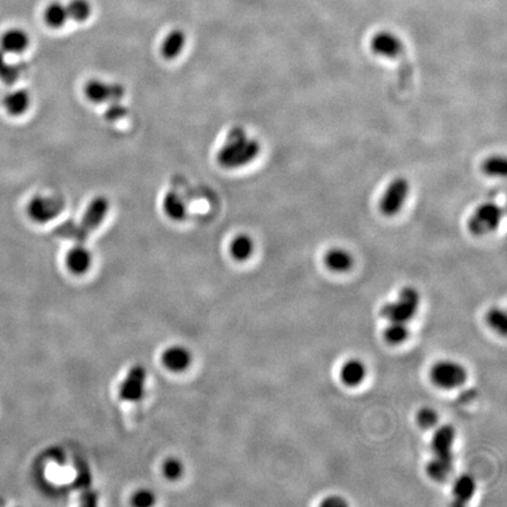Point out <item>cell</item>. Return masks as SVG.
<instances>
[{"label":"cell","mask_w":507,"mask_h":507,"mask_svg":"<svg viewBox=\"0 0 507 507\" xmlns=\"http://www.w3.org/2000/svg\"><path fill=\"white\" fill-rule=\"evenodd\" d=\"M182 472L181 464L176 462V460H169L165 465V473L166 476L171 478V479H176L178 477H180Z\"/></svg>","instance_id":"29"},{"label":"cell","mask_w":507,"mask_h":507,"mask_svg":"<svg viewBox=\"0 0 507 507\" xmlns=\"http://www.w3.org/2000/svg\"><path fill=\"white\" fill-rule=\"evenodd\" d=\"M486 321L491 328H494L498 333L504 335L507 329L506 312L503 309L494 308L489 310L486 315Z\"/></svg>","instance_id":"25"},{"label":"cell","mask_w":507,"mask_h":507,"mask_svg":"<svg viewBox=\"0 0 507 507\" xmlns=\"http://www.w3.org/2000/svg\"><path fill=\"white\" fill-rule=\"evenodd\" d=\"M322 505L324 506H341V505H346V501H343L341 497H328L326 501H323Z\"/></svg>","instance_id":"32"},{"label":"cell","mask_w":507,"mask_h":507,"mask_svg":"<svg viewBox=\"0 0 507 507\" xmlns=\"http://www.w3.org/2000/svg\"><path fill=\"white\" fill-rule=\"evenodd\" d=\"M483 169L491 176H505L507 169L506 160L503 156H492L484 162Z\"/></svg>","instance_id":"26"},{"label":"cell","mask_w":507,"mask_h":507,"mask_svg":"<svg viewBox=\"0 0 507 507\" xmlns=\"http://www.w3.org/2000/svg\"><path fill=\"white\" fill-rule=\"evenodd\" d=\"M438 414L432 408H423L417 414V422L423 428H435L438 423Z\"/></svg>","instance_id":"27"},{"label":"cell","mask_w":507,"mask_h":507,"mask_svg":"<svg viewBox=\"0 0 507 507\" xmlns=\"http://www.w3.org/2000/svg\"><path fill=\"white\" fill-rule=\"evenodd\" d=\"M144 380H146V374L142 368H134L133 370H130L121 385V399L137 401L144 392Z\"/></svg>","instance_id":"12"},{"label":"cell","mask_w":507,"mask_h":507,"mask_svg":"<svg viewBox=\"0 0 507 507\" xmlns=\"http://www.w3.org/2000/svg\"><path fill=\"white\" fill-rule=\"evenodd\" d=\"M421 296L412 287H405L398 296L397 301L389 302L380 309V314L389 322L408 323L418 312Z\"/></svg>","instance_id":"2"},{"label":"cell","mask_w":507,"mask_h":507,"mask_svg":"<svg viewBox=\"0 0 507 507\" xmlns=\"http://www.w3.org/2000/svg\"><path fill=\"white\" fill-rule=\"evenodd\" d=\"M8 64V60H7V55L5 53V52L0 48V72L3 71L4 67Z\"/></svg>","instance_id":"33"},{"label":"cell","mask_w":507,"mask_h":507,"mask_svg":"<svg viewBox=\"0 0 507 507\" xmlns=\"http://www.w3.org/2000/svg\"><path fill=\"white\" fill-rule=\"evenodd\" d=\"M64 210V203L58 196L35 195L28 203V215L35 223L51 222L57 219L59 214Z\"/></svg>","instance_id":"5"},{"label":"cell","mask_w":507,"mask_h":507,"mask_svg":"<svg viewBox=\"0 0 507 507\" xmlns=\"http://www.w3.org/2000/svg\"><path fill=\"white\" fill-rule=\"evenodd\" d=\"M67 7L60 1L50 4L44 12V21L52 28H60L69 21Z\"/></svg>","instance_id":"20"},{"label":"cell","mask_w":507,"mask_h":507,"mask_svg":"<svg viewBox=\"0 0 507 507\" xmlns=\"http://www.w3.org/2000/svg\"><path fill=\"white\" fill-rule=\"evenodd\" d=\"M383 335L389 344H401L408 339V323L390 322L384 329Z\"/></svg>","instance_id":"23"},{"label":"cell","mask_w":507,"mask_h":507,"mask_svg":"<svg viewBox=\"0 0 507 507\" xmlns=\"http://www.w3.org/2000/svg\"><path fill=\"white\" fill-rule=\"evenodd\" d=\"M254 241L246 234H241L235 237L230 244V254L237 261H246L253 255Z\"/></svg>","instance_id":"21"},{"label":"cell","mask_w":507,"mask_h":507,"mask_svg":"<svg viewBox=\"0 0 507 507\" xmlns=\"http://www.w3.org/2000/svg\"><path fill=\"white\" fill-rule=\"evenodd\" d=\"M162 208L166 215L174 221H181L187 215V207L181 196L174 192H169L165 195Z\"/></svg>","instance_id":"19"},{"label":"cell","mask_w":507,"mask_h":507,"mask_svg":"<svg viewBox=\"0 0 507 507\" xmlns=\"http://www.w3.org/2000/svg\"><path fill=\"white\" fill-rule=\"evenodd\" d=\"M21 69L17 64H11L8 62L3 71L0 72V80L6 85H13L14 83H17L19 78H21Z\"/></svg>","instance_id":"28"},{"label":"cell","mask_w":507,"mask_h":507,"mask_svg":"<svg viewBox=\"0 0 507 507\" xmlns=\"http://www.w3.org/2000/svg\"><path fill=\"white\" fill-rule=\"evenodd\" d=\"M110 210V203L105 196H96L89 203V206L84 212V217L79 224V235L84 237L92 230L96 229L101 224L107 212Z\"/></svg>","instance_id":"8"},{"label":"cell","mask_w":507,"mask_h":507,"mask_svg":"<svg viewBox=\"0 0 507 507\" xmlns=\"http://www.w3.org/2000/svg\"><path fill=\"white\" fill-rule=\"evenodd\" d=\"M476 492V482L469 474H462L457 478L453 484V496L455 504L465 505L473 497Z\"/></svg>","instance_id":"18"},{"label":"cell","mask_w":507,"mask_h":507,"mask_svg":"<svg viewBox=\"0 0 507 507\" xmlns=\"http://www.w3.org/2000/svg\"><path fill=\"white\" fill-rule=\"evenodd\" d=\"M118 103H112V106L107 110V118L110 120H115L118 118H123L126 113L124 107L117 105Z\"/></svg>","instance_id":"30"},{"label":"cell","mask_w":507,"mask_h":507,"mask_svg":"<svg viewBox=\"0 0 507 507\" xmlns=\"http://www.w3.org/2000/svg\"><path fill=\"white\" fill-rule=\"evenodd\" d=\"M30 46V35L21 28H12L4 33L0 39V48L6 55H21Z\"/></svg>","instance_id":"11"},{"label":"cell","mask_w":507,"mask_h":507,"mask_svg":"<svg viewBox=\"0 0 507 507\" xmlns=\"http://www.w3.org/2000/svg\"><path fill=\"white\" fill-rule=\"evenodd\" d=\"M456 439V431L450 425H443L437 428L432 435L431 449L433 458L445 463L453 464V443Z\"/></svg>","instance_id":"9"},{"label":"cell","mask_w":507,"mask_h":507,"mask_svg":"<svg viewBox=\"0 0 507 507\" xmlns=\"http://www.w3.org/2000/svg\"><path fill=\"white\" fill-rule=\"evenodd\" d=\"M67 7L69 19L76 23H84L89 19L92 13V6L87 0H72Z\"/></svg>","instance_id":"24"},{"label":"cell","mask_w":507,"mask_h":507,"mask_svg":"<svg viewBox=\"0 0 507 507\" xmlns=\"http://www.w3.org/2000/svg\"><path fill=\"white\" fill-rule=\"evenodd\" d=\"M260 152V142L248 137L244 128L235 127L229 130L216 159L223 169H237L251 164Z\"/></svg>","instance_id":"1"},{"label":"cell","mask_w":507,"mask_h":507,"mask_svg":"<svg viewBox=\"0 0 507 507\" xmlns=\"http://www.w3.org/2000/svg\"><path fill=\"white\" fill-rule=\"evenodd\" d=\"M190 362L189 353L182 348H171L164 355V363L173 371H181L188 367Z\"/></svg>","instance_id":"22"},{"label":"cell","mask_w":507,"mask_h":507,"mask_svg":"<svg viewBox=\"0 0 507 507\" xmlns=\"http://www.w3.org/2000/svg\"><path fill=\"white\" fill-rule=\"evenodd\" d=\"M186 45V35L181 30H174L166 35L161 44V55L167 60H173L181 55Z\"/></svg>","instance_id":"16"},{"label":"cell","mask_w":507,"mask_h":507,"mask_svg":"<svg viewBox=\"0 0 507 507\" xmlns=\"http://www.w3.org/2000/svg\"><path fill=\"white\" fill-rule=\"evenodd\" d=\"M92 263V255L87 248L81 244L73 247L66 256V264L73 274H84L89 270Z\"/></svg>","instance_id":"14"},{"label":"cell","mask_w":507,"mask_h":507,"mask_svg":"<svg viewBox=\"0 0 507 507\" xmlns=\"http://www.w3.org/2000/svg\"><path fill=\"white\" fill-rule=\"evenodd\" d=\"M409 190L410 186L405 178H394V181L387 186V190L382 196L380 203V212L387 216L396 215L403 208V205L408 199Z\"/></svg>","instance_id":"6"},{"label":"cell","mask_w":507,"mask_h":507,"mask_svg":"<svg viewBox=\"0 0 507 507\" xmlns=\"http://www.w3.org/2000/svg\"><path fill=\"white\" fill-rule=\"evenodd\" d=\"M371 50L380 57L397 59L404 53V46L401 39L391 32H380L371 40Z\"/></svg>","instance_id":"10"},{"label":"cell","mask_w":507,"mask_h":507,"mask_svg":"<svg viewBox=\"0 0 507 507\" xmlns=\"http://www.w3.org/2000/svg\"><path fill=\"white\" fill-rule=\"evenodd\" d=\"M153 503H154V497L148 492H140L137 497L134 498V504L139 505V506H148Z\"/></svg>","instance_id":"31"},{"label":"cell","mask_w":507,"mask_h":507,"mask_svg":"<svg viewBox=\"0 0 507 507\" xmlns=\"http://www.w3.org/2000/svg\"><path fill=\"white\" fill-rule=\"evenodd\" d=\"M84 92L86 98L94 103H118L124 96L123 86L99 79L89 80L85 85Z\"/></svg>","instance_id":"7"},{"label":"cell","mask_w":507,"mask_h":507,"mask_svg":"<svg viewBox=\"0 0 507 507\" xmlns=\"http://www.w3.org/2000/svg\"><path fill=\"white\" fill-rule=\"evenodd\" d=\"M503 217L504 210L499 205L494 203H483L469 216L467 228L473 235L484 237L497 229Z\"/></svg>","instance_id":"3"},{"label":"cell","mask_w":507,"mask_h":507,"mask_svg":"<svg viewBox=\"0 0 507 507\" xmlns=\"http://www.w3.org/2000/svg\"><path fill=\"white\" fill-rule=\"evenodd\" d=\"M31 106V96L25 89H16L4 98V107L12 117H19Z\"/></svg>","instance_id":"13"},{"label":"cell","mask_w":507,"mask_h":507,"mask_svg":"<svg viewBox=\"0 0 507 507\" xmlns=\"http://www.w3.org/2000/svg\"><path fill=\"white\" fill-rule=\"evenodd\" d=\"M367 376V368L360 360H350L341 369V378L348 387H358Z\"/></svg>","instance_id":"15"},{"label":"cell","mask_w":507,"mask_h":507,"mask_svg":"<svg viewBox=\"0 0 507 507\" xmlns=\"http://www.w3.org/2000/svg\"><path fill=\"white\" fill-rule=\"evenodd\" d=\"M324 263L330 270L344 273L353 267V258L349 251L342 248H333L324 256Z\"/></svg>","instance_id":"17"},{"label":"cell","mask_w":507,"mask_h":507,"mask_svg":"<svg viewBox=\"0 0 507 507\" xmlns=\"http://www.w3.org/2000/svg\"><path fill=\"white\" fill-rule=\"evenodd\" d=\"M430 378L435 387L452 390L462 387L467 380V372L462 364L455 360H439L431 368Z\"/></svg>","instance_id":"4"}]
</instances>
